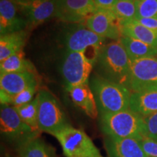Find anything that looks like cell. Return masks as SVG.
Listing matches in <instances>:
<instances>
[{"mask_svg":"<svg viewBox=\"0 0 157 157\" xmlns=\"http://www.w3.org/2000/svg\"><path fill=\"white\" fill-rule=\"evenodd\" d=\"M31 71L36 73L34 65L25 59L23 50L12 55L0 62V74Z\"/></svg>","mask_w":157,"mask_h":157,"instance_id":"7402d4cb","label":"cell"},{"mask_svg":"<svg viewBox=\"0 0 157 157\" xmlns=\"http://www.w3.org/2000/svg\"><path fill=\"white\" fill-rule=\"evenodd\" d=\"M90 87L95 95L101 115L129 109L132 92L125 86L95 74L90 80Z\"/></svg>","mask_w":157,"mask_h":157,"instance_id":"7a4b0ae2","label":"cell"},{"mask_svg":"<svg viewBox=\"0 0 157 157\" xmlns=\"http://www.w3.org/2000/svg\"><path fill=\"white\" fill-rule=\"evenodd\" d=\"M37 86L38 85L31 86L13 97L11 105L14 107H17L32 101L37 90Z\"/></svg>","mask_w":157,"mask_h":157,"instance_id":"4316f807","label":"cell"},{"mask_svg":"<svg viewBox=\"0 0 157 157\" xmlns=\"http://www.w3.org/2000/svg\"><path fill=\"white\" fill-rule=\"evenodd\" d=\"M66 89L76 105L83 110L84 113L91 119H94L98 117L99 111L97 103L93 90L88 83Z\"/></svg>","mask_w":157,"mask_h":157,"instance_id":"2e32d148","label":"cell"},{"mask_svg":"<svg viewBox=\"0 0 157 157\" xmlns=\"http://www.w3.org/2000/svg\"><path fill=\"white\" fill-rule=\"evenodd\" d=\"M119 0H94L98 8L112 10Z\"/></svg>","mask_w":157,"mask_h":157,"instance_id":"f546056e","label":"cell"},{"mask_svg":"<svg viewBox=\"0 0 157 157\" xmlns=\"http://www.w3.org/2000/svg\"><path fill=\"white\" fill-rule=\"evenodd\" d=\"M20 157H56L55 149L39 137L18 147Z\"/></svg>","mask_w":157,"mask_h":157,"instance_id":"44dd1931","label":"cell"},{"mask_svg":"<svg viewBox=\"0 0 157 157\" xmlns=\"http://www.w3.org/2000/svg\"><path fill=\"white\" fill-rule=\"evenodd\" d=\"M97 10L94 0H57L56 17L64 23L84 24Z\"/></svg>","mask_w":157,"mask_h":157,"instance_id":"30bf717a","label":"cell"},{"mask_svg":"<svg viewBox=\"0 0 157 157\" xmlns=\"http://www.w3.org/2000/svg\"><path fill=\"white\" fill-rule=\"evenodd\" d=\"M55 136L66 157H103L93 140L84 131L68 125Z\"/></svg>","mask_w":157,"mask_h":157,"instance_id":"5b68a950","label":"cell"},{"mask_svg":"<svg viewBox=\"0 0 157 157\" xmlns=\"http://www.w3.org/2000/svg\"><path fill=\"white\" fill-rule=\"evenodd\" d=\"M96 64L99 75L127 87L131 60L119 40L103 45Z\"/></svg>","mask_w":157,"mask_h":157,"instance_id":"6da1fadb","label":"cell"},{"mask_svg":"<svg viewBox=\"0 0 157 157\" xmlns=\"http://www.w3.org/2000/svg\"><path fill=\"white\" fill-rule=\"evenodd\" d=\"M15 0H0V34L1 36L24 30L25 20L18 16Z\"/></svg>","mask_w":157,"mask_h":157,"instance_id":"9a60e30c","label":"cell"},{"mask_svg":"<svg viewBox=\"0 0 157 157\" xmlns=\"http://www.w3.org/2000/svg\"><path fill=\"white\" fill-rule=\"evenodd\" d=\"M131 61L137 59L157 56V48L131 37L121 36L119 39Z\"/></svg>","mask_w":157,"mask_h":157,"instance_id":"ffe728a7","label":"cell"},{"mask_svg":"<svg viewBox=\"0 0 157 157\" xmlns=\"http://www.w3.org/2000/svg\"><path fill=\"white\" fill-rule=\"evenodd\" d=\"M127 88L132 93L157 90V57L131 61Z\"/></svg>","mask_w":157,"mask_h":157,"instance_id":"52a82bcc","label":"cell"},{"mask_svg":"<svg viewBox=\"0 0 157 157\" xmlns=\"http://www.w3.org/2000/svg\"><path fill=\"white\" fill-rule=\"evenodd\" d=\"M100 124L106 136L117 138H140L144 135L142 116L130 109L101 115Z\"/></svg>","mask_w":157,"mask_h":157,"instance_id":"3957f363","label":"cell"},{"mask_svg":"<svg viewBox=\"0 0 157 157\" xmlns=\"http://www.w3.org/2000/svg\"><path fill=\"white\" fill-rule=\"evenodd\" d=\"M105 39L90 30L84 23L73 24L64 34L63 44L67 51L86 52L101 48Z\"/></svg>","mask_w":157,"mask_h":157,"instance_id":"9c48e42d","label":"cell"},{"mask_svg":"<svg viewBox=\"0 0 157 157\" xmlns=\"http://www.w3.org/2000/svg\"><path fill=\"white\" fill-rule=\"evenodd\" d=\"M121 33L122 36L131 37L141 42L157 48V34L135 20L121 24Z\"/></svg>","mask_w":157,"mask_h":157,"instance_id":"d6986e66","label":"cell"},{"mask_svg":"<svg viewBox=\"0 0 157 157\" xmlns=\"http://www.w3.org/2000/svg\"><path fill=\"white\" fill-rule=\"evenodd\" d=\"M148 157H157V141L143 135L137 139Z\"/></svg>","mask_w":157,"mask_h":157,"instance_id":"83f0119b","label":"cell"},{"mask_svg":"<svg viewBox=\"0 0 157 157\" xmlns=\"http://www.w3.org/2000/svg\"><path fill=\"white\" fill-rule=\"evenodd\" d=\"M0 130L7 140L18 145V147L37 137L40 133L28 126L20 117L15 107L8 105H1Z\"/></svg>","mask_w":157,"mask_h":157,"instance_id":"8992f818","label":"cell"},{"mask_svg":"<svg viewBox=\"0 0 157 157\" xmlns=\"http://www.w3.org/2000/svg\"><path fill=\"white\" fill-rule=\"evenodd\" d=\"M136 0H119L112 11L120 22L132 21L136 18Z\"/></svg>","mask_w":157,"mask_h":157,"instance_id":"cb8c5ba5","label":"cell"},{"mask_svg":"<svg viewBox=\"0 0 157 157\" xmlns=\"http://www.w3.org/2000/svg\"><path fill=\"white\" fill-rule=\"evenodd\" d=\"M27 31L25 30L5 34L0 37V62L12 55L23 50L26 43Z\"/></svg>","mask_w":157,"mask_h":157,"instance_id":"ac0fdd59","label":"cell"},{"mask_svg":"<svg viewBox=\"0 0 157 157\" xmlns=\"http://www.w3.org/2000/svg\"><path fill=\"white\" fill-rule=\"evenodd\" d=\"M93 66L83 52L67 51L60 66V72L66 88L88 83Z\"/></svg>","mask_w":157,"mask_h":157,"instance_id":"ba28073f","label":"cell"},{"mask_svg":"<svg viewBox=\"0 0 157 157\" xmlns=\"http://www.w3.org/2000/svg\"><path fill=\"white\" fill-rule=\"evenodd\" d=\"M38 76L31 71L0 74V91L13 97L34 85H38Z\"/></svg>","mask_w":157,"mask_h":157,"instance_id":"4fadbf2b","label":"cell"},{"mask_svg":"<svg viewBox=\"0 0 157 157\" xmlns=\"http://www.w3.org/2000/svg\"><path fill=\"white\" fill-rule=\"evenodd\" d=\"M38 97V124L39 130L54 135L69 124L60 104L50 92L41 90Z\"/></svg>","mask_w":157,"mask_h":157,"instance_id":"277c9868","label":"cell"},{"mask_svg":"<svg viewBox=\"0 0 157 157\" xmlns=\"http://www.w3.org/2000/svg\"><path fill=\"white\" fill-rule=\"evenodd\" d=\"M137 17L157 18V0H136Z\"/></svg>","mask_w":157,"mask_h":157,"instance_id":"d4e9b609","label":"cell"},{"mask_svg":"<svg viewBox=\"0 0 157 157\" xmlns=\"http://www.w3.org/2000/svg\"><path fill=\"white\" fill-rule=\"evenodd\" d=\"M46 0H15L17 4H24V3H33L37 2H43Z\"/></svg>","mask_w":157,"mask_h":157,"instance_id":"4dcf8cb0","label":"cell"},{"mask_svg":"<svg viewBox=\"0 0 157 157\" xmlns=\"http://www.w3.org/2000/svg\"><path fill=\"white\" fill-rule=\"evenodd\" d=\"M104 146L109 157H148L135 138L105 137Z\"/></svg>","mask_w":157,"mask_h":157,"instance_id":"5bb4252c","label":"cell"},{"mask_svg":"<svg viewBox=\"0 0 157 157\" xmlns=\"http://www.w3.org/2000/svg\"><path fill=\"white\" fill-rule=\"evenodd\" d=\"M19 13L25 20L26 29L32 30L56 16L57 0H46L33 3L17 4Z\"/></svg>","mask_w":157,"mask_h":157,"instance_id":"7c38bea8","label":"cell"},{"mask_svg":"<svg viewBox=\"0 0 157 157\" xmlns=\"http://www.w3.org/2000/svg\"><path fill=\"white\" fill-rule=\"evenodd\" d=\"M144 136L157 141V112L143 117Z\"/></svg>","mask_w":157,"mask_h":157,"instance_id":"484cf974","label":"cell"},{"mask_svg":"<svg viewBox=\"0 0 157 157\" xmlns=\"http://www.w3.org/2000/svg\"><path fill=\"white\" fill-rule=\"evenodd\" d=\"M38 97L37 95L30 103L15 107L21 119L35 132H41L38 124Z\"/></svg>","mask_w":157,"mask_h":157,"instance_id":"603a6c76","label":"cell"},{"mask_svg":"<svg viewBox=\"0 0 157 157\" xmlns=\"http://www.w3.org/2000/svg\"><path fill=\"white\" fill-rule=\"evenodd\" d=\"M90 30L105 39L114 41L121 38V24L112 10L98 8L84 23Z\"/></svg>","mask_w":157,"mask_h":157,"instance_id":"8fae6325","label":"cell"},{"mask_svg":"<svg viewBox=\"0 0 157 157\" xmlns=\"http://www.w3.org/2000/svg\"><path fill=\"white\" fill-rule=\"evenodd\" d=\"M137 22L144 25L146 28L154 31L157 34V18L151 17H137L135 19Z\"/></svg>","mask_w":157,"mask_h":157,"instance_id":"f1b7e54d","label":"cell"},{"mask_svg":"<svg viewBox=\"0 0 157 157\" xmlns=\"http://www.w3.org/2000/svg\"><path fill=\"white\" fill-rule=\"evenodd\" d=\"M129 109L142 117L157 112V90L132 93Z\"/></svg>","mask_w":157,"mask_h":157,"instance_id":"e0dca14e","label":"cell"}]
</instances>
